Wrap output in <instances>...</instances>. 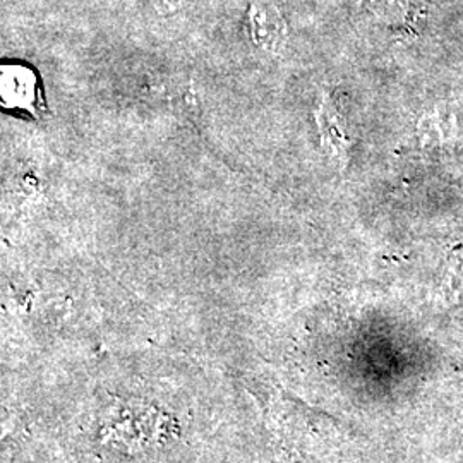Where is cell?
<instances>
[{
    "mask_svg": "<svg viewBox=\"0 0 463 463\" xmlns=\"http://www.w3.org/2000/svg\"><path fill=\"white\" fill-rule=\"evenodd\" d=\"M246 26L250 42L260 49L271 52L283 43L285 19L269 0H254L249 4Z\"/></svg>",
    "mask_w": 463,
    "mask_h": 463,
    "instance_id": "6da1fadb",
    "label": "cell"
},
{
    "mask_svg": "<svg viewBox=\"0 0 463 463\" xmlns=\"http://www.w3.org/2000/svg\"><path fill=\"white\" fill-rule=\"evenodd\" d=\"M317 124L321 129V139L331 160L338 165H345L347 162V139L340 126V118L335 109H331L330 101H323L321 110L317 114Z\"/></svg>",
    "mask_w": 463,
    "mask_h": 463,
    "instance_id": "7a4b0ae2",
    "label": "cell"
},
{
    "mask_svg": "<svg viewBox=\"0 0 463 463\" xmlns=\"http://www.w3.org/2000/svg\"><path fill=\"white\" fill-rule=\"evenodd\" d=\"M155 4H156V9H158L160 13L172 14V13H175V11L181 9L183 0H155Z\"/></svg>",
    "mask_w": 463,
    "mask_h": 463,
    "instance_id": "3957f363",
    "label": "cell"
}]
</instances>
